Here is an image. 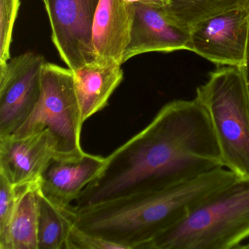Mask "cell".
I'll return each mask as SVG.
<instances>
[{
    "mask_svg": "<svg viewBox=\"0 0 249 249\" xmlns=\"http://www.w3.org/2000/svg\"><path fill=\"white\" fill-rule=\"evenodd\" d=\"M224 167L209 117L194 99L164 105L141 132L106 158L75 208L158 192Z\"/></svg>",
    "mask_w": 249,
    "mask_h": 249,
    "instance_id": "1",
    "label": "cell"
},
{
    "mask_svg": "<svg viewBox=\"0 0 249 249\" xmlns=\"http://www.w3.org/2000/svg\"><path fill=\"white\" fill-rule=\"evenodd\" d=\"M237 178L225 167L172 187L135 194L86 208H60L74 225L126 249H146L199 202Z\"/></svg>",
    "mask_w": 249,
    "mask_h": 249,
    "instance_id": "2",
    "label": "cell"
},
{
    "mask_svg": "<svg viewBox=\"0 0 249 249\" xmlns=\"http://www.w3.org/2000/svg\"><path fill=\"white\" fill-rule=\"evenodd\" d=\"M249 238V177H237L199 202L146 249H240Z\"/></svg>",
    "mask_w": 249,
    "mask_h": 249,
    "instance_id": "3",
    "label": "cell"
},
{
    "mask_svg": "<svg viewBox=\"0 0 249 249\" xmlns=\"http://www.w3.org/2000/svg\"><path fill=\"white\" fill-rule=\"evenodd\" d=\"M195 100L211 122L223 166L249 177V97L245 67L226 66L210 73Z\"/></svg>",
    "mask_w": 249,
    "mask_h": 249,
    "instance_id": "4",
    "label": "cell"
},
{
    "mask_svg": "<svg viewBox=\"0 0 249 249\" xmlns=\"http://www.w3.org/2000/svg\"><path fill=\"white\" fill-rule=\"evenodd\" d=\"M83 125L72 71L46 62L38 102L27 120L12 135L25 136L45 131L52 141L54 157L78 158L86 153L81 143Z\"/></svg>",
    "mask_w": 249,
    "mask_h": 249,
    "instance_id": "5",
    "label": "cell"
},
{
    "mask_svg": "<svg viewBox=\"0 0 249 249\" xmlns=\"http://www.w3.org/2000/svg\"><path fill=\"white\" fill-rule=\"evenodd\" d=\"M46 62L43 55L27 52L0 65V137L12 135L34 110Z\"/></svg>",
    "mask_w": 249,
    "mask_h": 249,
    "instance_id": "6",
    "label": "cell"
},
{
    "mask_svg": "<svg viewBox=\"0 0 249 249\" xmlns=\"http://www.w3.org/2000/svg\"><path fill=\"white\" fill-rule=\"evenodd\" d=\"M191 52L211 62L245 67L249 42V3L196 23L190 29Z\"/></svg>",
    "mask_w": 249,
    "mask_h": 249,
    "instance_id": "7",
    "label": "cell"
},
{
    "mask_svg": "<svg viewBox=\"0 0 249 249\" xmlns=\"http://www.w3.org/2000/svg\"><path fill=\"white\" fill-rule=\"evenodd\" d=\"M100 0H46L52 40L71 71L95 62L91 36Z\"/></svg>",
    "mask_w": 249,
    "mask_h": 249,
    "instance_id": "8",
    "label": "cell"
},
{
    "mask_svg": "<svg viewBox=\"0 0 249 249\" xmlns=\"http://www.w3.org/2000/svg\"><path fill=\"white\" fill-rule=\"evenodd\" d=\"M134 5L135 18L124 64L143 53L191 50L190 30L170 19L164 7Z\"/></svg>",
    "mask_w": 249,
    "mask_h": 249,
    "instance_id": "9",
    "label": "cell"
},
{
    "mask_svg": "<svg viewBox=\"0 0 249 249\" xmlns=\"http://www.w3.org/2000/svg\"><path fill=\"white\" fill-rule=\"evenodd\" d=\"M53 157V145L45 131L0 137V174L12 184L38 183Z\"/></svg>",
    "mask_w": 249,
    "mask_h": 249,
    "instance_id": "10",
    "label": "cell"
},
{
    "mask_svg": "<svg viewBox=\"0 0 249 249\" xmlns=\"http://www.w3.org/2000/svg\"><path fill=\"white\" fill-rule=\"evenodd\" d=\"M105 164V157L87 153L78 158L53 157L40 176L39 189L59 208L69 206L96 178Z\"/></svg>",
    "mask_w": 249,
    "mask_h": 249,
    "instance_id": "11",
    "label": "cell"
},
{
    "mask_svg": "<svg viewBox=\"0 0 249 249\" xmlns=\"http://www.w3.org/2000/svg\"><path fill=\"white\" fill-rule=\"evenodd\" d=\"M135 5L128 0H100L92 25L95 62L123 65L130 43Z\"/></svg>",
    "mask_w": 249,
    "mask_h": 249,
    "instance_id": "12",
    "label": "cell"
},
{
    "mask_svg": "<svg viewBox=\"0 0 249 249\" xmlns=\"http://www.w3.org/2000/svg\"><path fill=\"white\" fill-rule=\"evenodd\" d=\"M121 64L92 62L72 71L83 123L103 110L124 80Z\"/></svg>",
    "mask_w": 249,
    "mask_h": 249,
    "instance_id": "13",
    "label": "cell"
},
{
    "mask_svg": "<svg viewBox=\"0 0 249 249\" xmlns=\"http://www.w3.org/2000/svg\"><path fill=\"white\" fill-rule=\"evenodd\" d=\"M37 184L20 199L13 217L5 249H38V207Z\"/></svg>",
    "mask_w": 249,
    "mask_h": 249,
    "instance_id": "14",
    "label": "cell"
},
{
    "mask_svg": "<svg viewBox=\"0 0 249 249\" xmlns=\"http://www.w3.org/2000/svg\"><path fill=\"white\" fill-rule=\"evenodd\" d=\"M38 249H66L72 223L61 208L52 203L37 188Z\"/></svg>",
    "mask_w": 249,
    "mask_h": 249,
    "instance_id": "15",
    "label": "cell"
},
{
    "mask_svg": "<svg viewBox=\"0 0 249 249\" xmlns=\"http://www.w3.org/2000/svg\"><path fill=\"white\" fill-rule=\"evenodd\" d=\"M249 3V0H170L164 9L170 19L190 30L205 18Z\"/></svg>",
    "mask_w": 249,
    "mask_h": 249,
    "instance_id": "16",
    "label": "cell"
},
{
    "mask_svg": "<svg viewBox=\"0 0 249 249\" xmlns=\"http://www.w3.org/2000/svg\"><path fill=\"white\" fill-rule=\"evenodd\" d=\"M37 183L14 185L0 174V249H5L10 226L23 195Z\"/></svg>",
    "mask_w": 249,
    "mask_h": 249,
    "instance_id": "17",
    "label": "cell"
},
{
    "mask_svg": "<svg viewBox=\"0 0 249 249\" xmlns=\"http://www.w3.org/2000/svg\"><path fill=\"white\" fill-rule=\"evenodd\" d=\"M20 6V0H0V65L12 58L13 33Z\"/></svg>",
    "mask_w": 249,
    "mask_h": 249,
    "instance_id": "18",
    "label": "cell"
},
{
    "mask_svg": "<svg viewBox=\"0 0 249 249\" xmlns=\"http://www.w3.org/2000/svg\"><path fill=\"white\" fill-rule=\"evenodd\" d=\"M66 249H126L124 246L84 231L72 224Z\"/></svg>",
    "mask_w": 249,
    "mask_h": 249,
    "instance_id": "19",
    "label": "cell"
},
{
    "mask_svg": "<svg viewBox=\"0 0 249 249\" xmlns=\"http://www.w3.org/2000/svg\"><path fill=\"white\" fill-rule=\"evenodd\" d=\"M132 4H142L157 7H166L170 4V0H128Z\"/></svg>",
    "mask_w": 249,
    "mask_h": 249,
    "instance_id": "20",
    "label": "cell"
},
{
    "mask_svg": "<svg viewBox=\"0 0 249 249\" xmlns=\"http://www.w3.org/2000/svg\"><path fill=\"white\" fill-rule=\"evenodd\" d=\"M245 75H246V87H247L248 94L249 97V42L248 46L247 60L245 66Z\"/></svg>",
    "mask_w": 249,
    "mask_h": 249,
    "instance_id": "21",
    "label": "cell"
},
{
    "mask_svg": "<svg viewBox=\"0 0 249 249\" xmlns=\"http://www.w3.org/2000/svg\"><path fill=\"white\" fill-rule=\"evenodd\" d=\"M240 249H249V244L246 245V246H242Z\"/></svg>",
    "mask_w": 249,
    "mask_h": 249,
    "instance_id": "22",
    "label": "cell"
},
{
    "mask_svg": "<svg viewBox=\"0 0 249 249\" xmlns=\"http://www.w3.org/2000/svg\"><path fill=\"white\" fill-rule=\"evenodd\" d=\"M42 2H43V3L44 4L45 2H46V0H42Z\"/></svg>",
    "mask_w": 249,
    "mask_h": 249,
    "instance_id": "23",
    "label": "cell"
}]
</instances>
